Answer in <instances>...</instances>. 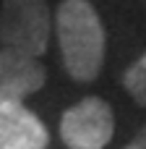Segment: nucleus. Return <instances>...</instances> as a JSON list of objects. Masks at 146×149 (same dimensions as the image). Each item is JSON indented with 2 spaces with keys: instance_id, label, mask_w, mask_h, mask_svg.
I'll return each instance as SVG.
<instances>
[{
  "instance_id": "1",
  "label": "nucleus",
  "mask_w": 146,
  "mask_h": 149,
  "mask_svg": "<svg viewBox=\"0 0 146 149\" xmlns=\"http://www.w3.org/2000/svg\"><path fill=\"white\" fill-rule=\"evenodd\" d=\"M55 34L68 76L73 81H94L104 63V26L89 0H63L55 13Z\"/></svg>"
},
{
  "instance_id": "2",
  "label": "nucleus",
  "mask_w": 146,
  "mask_h": 149,
  "mask_svg": "<svg viewBox=\"0 0 146 149\" xmlns=\"http://www.w3.org/2000/svg\"><path fill=\"white\" fill-rule=\"evenodd\" d=\"M47 0H3L0 3V45L29 58H42L50 42Z\"/></svg>"
},
{
  "instance_id": "3",
  "label": "nucleus",
  "mask_w": 146,
  "mask_h": 149,
  "mask_svg": "<svg viewBox=\"0 0 146 149\" xmlns=\"http://www.w3.org/2000/svg\"><path fill=\"white\" fill-rule=\"evenodd\" d=\"M112 134L115 115L102 97H84L60 118V139L68 149H104Z\"/></svg>"
},
{
  "instance_id": "4",
  "label": "nucleus",
  "mask_w": 146,
  "mask_h": 149,
  "mask_svg": "<svg viewBox=\"0 0 146 149\" xmlns=\"http://www.w3.org/2000/svg\"><path fill=\"white\" fill-rule=\"evenodd\" d=\"M47 81V71L39 58L0 47V102H24L39 92Z\"/></svg>"
},
{
  "instance_id": "5",
  "label": "nucleus",
  "mask_w": 146,
  "mask_h": 149,
  "mask_svg": "<svg viewBox=\"0 0 146 149\" xmlns=\"http://www.w3.org/2000/svg\"><path fill=\"white\" fill-rule=\"evenodd\" d=\"M47 126L21 102H0V149H47Z\"/></svg>"
},
{
  "instance_id": "6",
  "label": "nucleus",
  "mask_w": 146,
  "mask_h": 149,
  "mask_svg": "<svg viewBox=\"0 0 146 149\" xmlns=\"http://www.w3.org/2000/svg\"><path fill=\"white\" fill-rule=\"evenodd\" d=\"M123 86L141 107H146V52L123 73Z\"/></svg>"
},
{
  "instance_id": "7",
  "label": "nucleus",
  "mask_w": 146,
  "mask_h": 149,
  "mask_svg": "<svg viewBox=\"0 0 146 149\" xmlns=\"http://www.w3.org/2000/svg\"><path fill=\"white\" fill-rule=\"evenodd\" d=\"M125 149H146V126L136 134V136H133V141H131Z\"/></svg>"
}]
</instances>
